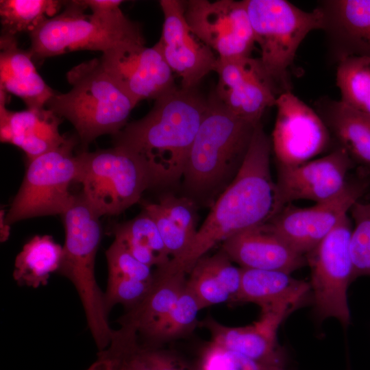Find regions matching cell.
Masks as SVG:
<instances>
[{
  "mask_svg": "<svg viewBox=\"0 0 370 370\" xmlns=\"http://www.w3.org/2000/svg\"><path fill=\"white\" fill-rule=\"evenodd\" d=\"M271 138L261 122L255 128L243 165L210 212L187 249L159 270L188 274L196 262L219 243L269 221L280 210L276 182L271 172Z\"/></svg>",
  "mask_w": 370,
  "mask_h": 370,
  "instance_id": "6da1fadb",
  "label": "cell"
},
{
  "mask_svg": "<svg viewBox=\"0 0 370 370\" xmlns=\"http://www.w3.org/2000/svg\"><path fill=\"white\" fill-rule=\"evenodd\" d=\"M208 108L195 89L175 86L155 99L143 118L127 123L113 136L144 162L153 187L166 188L182 179L186 160Z\"/></svg>",
  "mask_w": 370,
  "mask_h": 370,
  "instance_id": "7a4b0ae2",
  "label": "cell"
},
{
  "mask_svg": "<svg viewBox=\"0 0 370 370\" xmlns=\"http://www.w3.org/2000/svg\"><path fill=\"white\" fill-rule=\"evenodd\" d=\"M256 125L232 113L212 91L184 165V196L212 206L240 171Z\"/></svg>",
  "mask_w": 370,
  "mask_h": 370,
  "instance_id": "3957f363",
  "label": "cell"
},
{
  "mask_svg": "<svg viewBox=\"0 0 370 370\" xmlns=\"http://www.w3.org/2000/svg\"><path fill=\"white\" fill-rule=\"evenodd\" d=\"M123 1H64V11L29 33L33 60L78 50L102 53L128 42L145 43L140 25L120 9Z\"/></svg>",
  "mask_w": 370,
  "mask_h": 370,
  "instance_id": "277c9868",
  "label": "cell"
},
{
  "mask_svg": "<svg viewBox=\"0 0 370 370\" xmlns=\"http://www.w3.org/2000/svg\"><path fill=\"white\" fill-rule=\"evenodd\" d=\"M66 79L71 90L56 92L45 107L72 123L84 150L97 137L114 136L126 125L136 105L106 73L99 58L75 66Z\"/></svg>",
  "mask_w": 370,
  "mask_h": 370,
  "instance_id": "5b68a950",
  "label": "cell"
},
{
  "mask_svg": "<svg viewBox=\"0 0 370 370\" xmlns=\"http://www.w3.org/2000/svg\"><path fill=\"white\" fill-rule=\"evenodd\" d=\"M62 217L65 242L57 273L69 280L82 304L88 327L99 349L110 344L114 330L103 293L95 274L96 254L101 240L100 217L90 207L81 194L76 195Z\"/></svg>",
  "mask_w": 370,
  "mask_h": 370,
  "instance_id": "8992f818",
  "label": "cell"
},
{
  "mask_svg": "<svg viewBox=\"0 0 370 370\" xmlns=\"http://www.w3.org/2000/svg\"><path fill=\"white\" fill-rule=\"evenodd\" d=\"M246 4L262 69L278 97L291 91L288 69L306 36L324 29L323 10L306 12L286 0H246Z\"/></svg>",
  "mask_w": 370,
  "mask_h": 370,
  "instance_id": "52a82bcc",
  "label": "cell"
},
{
  "mask_svg": "<svg viewBox=\"0 0 370 370\" xmlns=\"http://www.w3.org/2000/svg\"><path fill=\"white\" fill-rule=\"evenodd\" d=\"M78 157L80 194L100 217L124 212L153 188L143 160L123 147L82 150Z\"/></svg>",
  "mask_w": 370,
  "mask_h": 370,
  "instance_id": "ba28073f",
  "label": "cell"
},
{
  "mask_svg": "<svg viewBox=\"0 0 370 370\" xmlns=\"http://www.w3.org/2000/svg\"><path fill=\"white\" fill-rule=\"evenodd\" d=\"M75 137H68L58 147L28 161L23 182L4 218L11 225L47 215H62L76 195L71 186L77 183L79 162L74 153Z\"/></svg>",
  "mask_w": 370,
  "mask_h": 370,
  "instance_id": "9c48e42d",
  "label": "cell"
},
{
  "mask_svg": "<svg viewBox=\"0 0 370 370\" xmlns=\"http://www.w3.org/2000/svg\"><path fill=\"white\" fill-rule=\"evenodd\" d=\"M353 224L349 216L306 255L311 272L315 310L319 318H336L344 326L350 323L347 289L354 280L350 249Z\"/></svg>",
  "mask_w": 370,
  "mask_h": 370,
  "instance_id": "30bf717a",
  "label": "cell"
},
{
  "mask_svg": "<svg viewBox=\"0 0 370 370\" xmlns=\"http://www.w3.org/2000/svg\"><path fill=\"white\" fill-rule=\"evenodd\" d=\"M184 6L192 32L219 59L251 56L256 43L246 0H189Z\"/></svg>",
  "mask_w": 370,
  "mask_h": 370,
  "instance_id": "8fae6325",
  "label": "cell"
},
{
  "mask_svg": "<svg viewBox=\"0 0 370 370\" xmlns=\"http://www.w3.org/2000/svg\"><path fill=\"white\" fill-rule=\"evenodd\" d=\"M369 175L349 180L337 196L310 207L285 206L268 223L295 250L304 255L313 249L347 215L367 189Z\"/></svg>",
  "mask_w": 370,
  "mask_h": 370,
  "instance_id": "7c38bea8",
  "label": "cell"
},
{
  "mask_svg": "<svg viewBox=\"0 0 370 370\" xmlns=\"http://www.w3.org/2000/svg\"><path fill=\"white\" fill-rule=\"evenodd\" d=\"M271 147L278 166H295L325 149L330 131L318 113L291 91L280 95Z\"/></svg>",
  "mask_w": 370,
  "mask_h": 370,
  "instance_id": "4fadbf2b",
  "label": "cell"
},
{
  "mask_svg": "<svg viewBox=\"0 0 370 370\" xmlns=\"http://www.w3.org/2000/svg\"><path fill=\"white\" fill-rule=\"evenodd\" d=\"M128 42L103 53L101 64L116 84L137 103L156 99L175 86L174 74L157 43Z\"/></svg>",
  "mask_w": 370,
  "mask_h": 370,
  "instance_id": "5bb4252c",
  "label": "cell"
},
{
  "mask_svg": "<svg viewBox=\"0 0 370 370\" xmlns=\"http://www.w3.org/2000/svg\"><path fill=\"white\" fill-rule=\"evenodd\" d=\"M164 14L161 37L157 45L183 89H195L214 71L218 57L191 30L185 16L184 1H159Z\"/></svg>",
  "mask_w": 370,
  "mask_h": 370,
  "instance_id": "9a60e30c",
  "label": "cell"
},
{
  "mask_svg": "<svg viewBox=\"0 0 370 370\" xmlns=\"http://www.w3.org/2000/svg\"><path fill=\"white\" fill-rule=\"evenodd\" d=\"M214 72V92L236 116L256 125L265 110L275 106L278 95L258 58H218Z\"/></svg>",
  "mask_w": 370,
  "mask_h": 370,
  "instance_id": "2e32d148",
  "label": "cell"
},
{
  "mask_svg": "<svg viewBox=\"0 0 370 370\" xmlns=\"http://www.w3.org/2000/svg\"><path fill=\"white\" fill-rule=\"evenodd\" d=\"M354 165L339 146L319 158L295 166H278L276 185L281 208L299 199L320 203L334 198L346 187L347 174Z\"/></svg>",
  "mask_w": 370,
  "mask_h": 370,
  "instance_id": "e0dca14e",
  "label": "cell"
},
{
  "mask_svg": "<svg viewBox=\"0 0 370 370\" xmlns=\"http://www.w3.org/2000/svg\"><path fill=\"white\" fill-rule=\"evenodd\" d=\"M236 302H251L261 308L259 322L276 332L284 318L304 299L310 284L291 273L271 270L243 269Z\"/></svg>",
  "mask_w": 370,
  "mask_h": 370,
  "instance_id": "ac0fdd59",
  "label": "cell"
},
{
  "mask_svg": "<svg viewBox=\"0 0 370 370\" xmlns=\"http://www.w3.org/2000/svg\"><path fill=\"white\" fill-rule=\"evenodd\" d=\"M221 249L243 269L291 273L306 262V256L295 250L268 222L228 238L221 243Z\"/></svg>",
  "mask_w": 370,
  "mask_h": 370,
  "instance_id": "d6986e66",
  "label": "cell"
},
{
  "mask_svg": "<svg viewBox=\"0 0 370 370\" xmlns=\"http://www.w3.org/2000/svg\"><path fill=\"white\" fill-rule=\"evenodd\" d=\"M0 89V139L21 149L27 160L34 159L63 144L62 119L47 108L13 112L5 108L6 94Z\"/></svg>",
  "mask_w": 370,
  "mask_h": 370,
  "instance_id": "ffe728a7",
  "label": "cell"
},
{
  "mask_svg": "<svg viewBox=\"0 0 370 370\" xmlns=\"http://www.w3.org/2000/svg\"><path fill=\"white\" fill-rule=\"evenodd\" d=\"M324 31L337 60L348 56L370 58V0H329L319 6Z\"/></svg>",
  "mask_w": 370,
  "mask_h": 370,
  "instance_id": "44dd1931",
  "label": "cell"
},
{
  "mask_svg": "<svg viewBox=\"0 0 370 370\" xmlns=\"http://www.w3.org/2000/svg\"><path fill=\"white\" fill-rule=\"evenodd\" d=\"M0 89L21 98L29 109L45 108L56 93L38 73L29 50L5 34L0 37Z\"/></svg>",
  "mask_w": 370,
  "mask_h": 370,
  "instance_id": "7402d4cb",
  "label": "cell"
},
{
  "mask_svg": "<svg viewBox=\"0 0 370 370\" xmlns=\"http://www.w3.org/2000/svg\"><path fill=\"white\" fill-rule=\"evenodd\" d=\"M197 205L190 198L167 193L156 203H145V210L155 222L171 259L187 249L198 229Z\"/></svg>",
  "mask_w": 370,
  "mask_h": 370,
  "instance_id": "603a6c76",
  "label": "cell"
},
{
  "mask_svg": "<svg viewBox=\"0 0 370 370\" xmlns=\"http://www.w3.org/2000/svg\"><path fill=\"white\" fill-rule=\"evenodd\" d=\"M317 112L354 164L370 175V119L341 101L321 98Z\"/></svg>",
  "mask_w": 370,
  "mask_h": 370,
  "instance_id": "cb8c5ba5",
  "label": "cell"
},
{
  "mask_svg": "<svg viewBox=\"0 0 370 370\" xmlns=\"http://www.w3.org/2000/svg\"><path fill=\"white\" fill-rule=\"evenodd\" d=\"M210 334V343L264 362L284 366L276 333L259 321L245 327L226 326L211 317L202 322Z\"/></svg>",
  "mask_w": 370,
  "mask_h": 370,
  "instance_id": "d4e9b609",
  "label": "cell"
},
{
  "mask_svg": "<svg viewBox=\"0 0 370 370\" xmlns=\"http://www.w3.org/2000/svg\"><path fill=\"white\" fill-rule=\"evenodd\" d=\"M187 274H168L156 269L150 289L145 297L119 319L120 325L133 328L143 335L173 306L186 284Z\"/></svg>",
  "mask_w": 370,
  "mask_h": 370,
  "instance_id": "484cf974",
  "label": "cell"
},
{
  "mask_svg": "<svg viewBox=\"0 0 370 370\" xmlns=\"http://www.w3.org/2000/svg\"><path fill=\"white\" fill-rule=\"evenodd\" d=\"M111 233L146 265L160 268L171 259L155 222L145 210L130 221L112 226Z\"/></svg>",
  "mask_w": 370,
  "mask_h": 370,
  "instance_id": "4316f807",
  "label": "cell"
},
{
  "mask_svg": "<svg viewBox=\"0 0 370 370\" xmlns=\"http://www.w3.org/2000/svg\"><path fill=\"white\" fill-rule=\"evenodd\" d=\"M62 247L49 235H36L28 241L14 261V280L20 286L34 288L45 286L50 275L58 272Z\"/></svg>",
  "mask_w": 370,
  "mask_h": 370,
  "instance_id": "83f0119b",
  "label": "cell"
},
{
  "mask_svg": "<svg viewBox=\"0 0 370 370\" xmlns=\"http://www.w3.org/2000/svg\"><path fill=\"white\" fill-rule=\"evenodd\" d=\"M86 370H154L147 360L138 334L132 327L121 325L109 345L99 351L97 358Z\"/></svg>",
  "mask_w": 370,
  "mask_h": 370,
  "instance_id": "f1b7e54d",
  "label": "cell"
},
{
  "mask_svg": "<svg viewBox=\"0 0 370 370\" xmlns=\"http://www.w3.org/2000/svg\"><path fill=\"white\" fill-rule=\"evenodd\" d=\"M336 85L341 101L370 119V58L348 56L338 61Z\"/></svg>",
  "mask_w": 370,
  "mask_h": 370,
  "instance_id": "f546056e",
  "label": "cell"
},
{
  "mask_svg": "<svg viewBox=\"0 0 370 370\" xmlns=\"http://www.w3.org/2000/svg\"><path fill=\"white\" fill-rule=\"evenodd\" d=\"M64 3L56 0H1L2 34H29L47 18V16L58 13Z\"/></svg>",
  "mask_w": 370,
  "mask_h": 370,
  "instance_id": "4dcf8cb0",
  "label": "cell"
},
{
  "mask_svg": "<svg viewBox=\"0 0 370 370\" xmlns=\"http://www.w3.org/2000/svg\"><path fill=\"white\" fill-rule=\"evenodd\" d=\"M200 310L197 298L186 286L172 308L143 336L153 344L184 336L199 323L197 314Z\"/></svg>",
  "mask_w": 370,
  "mask_h": 370,
  "instance_id": "1f68e13d",
  "label": "cell"
},
{
  "mask_svg": "<svg viewBox=\"0 0 370 370\" xmlns=\"http://www.w3.org/2000/svg\"><path fill=\"white\" fill-rule=\"evenodd\" d=\"M354 221L350 249L354 277L370 276V201H357L350 210Z\"/></svg>",
  "mask_w": 370,
  "mask_h": 370,
  "instance_id": "d6a6232c",
  "label": "cell"
},
{
  "mask_svg": "<svg viewBox=\"0 0 370 370\" xmlns=\"http://www.w3.org/2000/svg\"><path fill=\"white\" fill-rule=\"evenodd\" d=\"M186 286L195 296L201 309L231 301L230 294L210 270L203 257L188 273Z\"/></svg>",
  "mask_w": 370,
  "mask_h": 370,
  "instance_id": "836d02e7",
  "label": "cell"
},
{
  "mask_svg": "<svg viewBox=\"0 0 370 370\" xmlns=\"http://www.w3.org/2000/svg\"><path fill=\"white\" fill-rule=\"evenodd\" d=\"M199 370H286L284 366L256 360L212 343L201 355Z\"/></svg>",
  "mask_w": 370,
  "mask_h": 370,
  "instance_id": "e575fe53",
  "label": "cell"
},
{
  "mask_svg": "<svg viewBox=\"0 0 370 370\" xmlns=\"http://www.w3.org/2000/svg\"><path fill=\"white\" fill-rule=\"evenodd\" d=\"M152 280L145 282L125 277L108 275L106 290L104 293V302L107 311L110 312L112 308L117 304L123 305L127 309L138 304L148 293Z\"/></svg>",
  "mask_w": 370,
  "mask_h": 370,
  "instance_id": "d590c367",
  "label": "cell"
},
{
  "mask_svg": "<svg viewBox=\"0 0 370 370\" xmlns=\"http://www.w3.org/2000/svg\"><path fill=\"white\" fill-rule=\"evenodd\" d=\"M108 275L128 278L149 282L153 277L151 267L136 258L118 240L113 243L106 251Z\"/></svg>",
  "mask_w": 370,
  "mask_h": 370,
  "instance_id": "8d00e7d4",
  "label": "cell"
},
{
  "mask_svg": "<svg viewBox=\"0 0 370 370\" xmlns=\"http://www.w3.org/2000/svg\"><path fill=\"white\" fill-rule=\"evenodd\" d=\"M203 258L210 270L230 294L231 301L236 302L241 284V268L235 267L221 249L212 256L205 255Z\"/></svg>",
  "mask_w": 370,
  "mask_h": 370,
  "instance_id": "74e56055",
  "label": "cell"
},
{
  "mask_svg": "<svg viewBox=\"0 0 370 370\" xmlns=\"http://www.w3.org/2000/svg\"><path fill=\"white\" fill-rule=\"evenodd\" d=\"M143 351L154 370H189L184 362L167 351L143 345Z\"/></svg>",
  "mask_w": 370,
  "mask_h": 370,
  "instance_id": "f35d334b",
  "label": "cell"
},
{
  "mask_svg": "<svg viewBox=\"0 0 370 370\" xmlns=\"http://www.w3.org/2000/svg\"><path fill=\"white\" fill-rule=\"evenodd\" d=\"M4 211H1V241H5L8 239L10 234V225L4 221Z\"/></svg>",
  "mask_w": 370,
  "mask_h": 370,
  "instance_id": "ab89813d",
  "label": "cell"
}]
</instances>
